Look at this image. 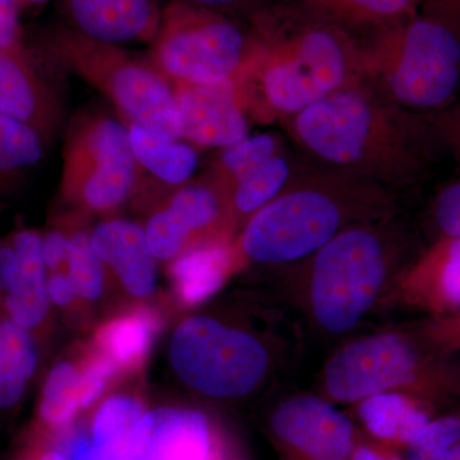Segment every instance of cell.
Here are the masks:
<instances>
[{"label": "cell", "mask_w": 460, "mask_h": 460, "mask_svg": "<svg viewBox=\"0 0 460 460\" xmlns=\"http://www.w3.org/2000/svg\"><path fill=\"white\" fill-rule=\"evenodd\" d=\"M48 293L51 304L58 307H66L77 296L71 278L65 271L48 272Z\"/></svg>", "instance_id": "obj_41"}, {"label": "cell", "mask_w": 460, "mask_h": 460, "mask_svg": "<svg viewBox=\"0 0 460 460\" xmlns=\"http://www.w3.org/2000/svg\"><path fill=\"white\" fill-rule=\"evenodd\" d=\"M298 171V164L283 150L235 181L226 201L237 229L280 195Z\"/></svg>", "instance_id": "obj_23"}, {"label": "cell", "mask_w": 460, "mask_h": 460, "mask_svg": "<svg viewBox=\"0 0 460 460\" xmlns=\"http://www.w3.org/2000/svg\"><path fill=\"white\" fill-rule=\"evenodd\" d=\"M163 0H58L63 25L105 44H153L159 32Z\"/></svg>", "instance_id": "obj_18"}, {"label": "cell", "mask_w": 460, "mask_h": 460, "mask_svg": "<svg viewBox=\"0 0 460 460\" xmlns=\"http://www.w3.org/2000/svg\"><path fill=\"white\" fill-rule=\"evenodd\" d=\"M0 296L9 320L38 332L50 311L44 242L36 230L20 229L0 242Z\"/></svg>", "instance_id": "obj_14"}, {"label": "cell", "mask_w": 460, "mask_h": 460, "mask_svg": "<svg viewBox=\"0 0 460 460\" xmlns=\"http://www.w3.org/2000/svg\"><path fill=\"white\" fill-rule=\"evenodd\" d=\"M159 329V317L150 308H137L109 321L96 332L99 352L113 361L118 371L140 368Z\"/></svg>", "instance_id": "obj_24"}, {"label": "cell", "mask_w": 460, "mask_h": 460, "mask_svg": "<svg viewBox=\"0 0 460 460\" xmlns=\"http://www.w3.org/2000/svg\"><path fill=\"white\" fill-rule=\"evenodd\" d=\"M42 62L83 78L117 108L124 123L162 140H181L180 109L172 83L151 60L118 45L84 38L60 23L39 33Z\"/></svg>", "instance_id": "obj_5"}, {"label": "cell", "mask_w": 460, "mask_h": 460, "mask_svg": "<svg viewBox=\"0 0 460 460\" xmlns=\"http://www.w3.org/2000/svg\"><path fill=\"white\" fill-rule=\"evenodd\" d=\"M136 162L164 183L180 186L190 180L198 168L199 156L189 145L162 140L140 127L127 124Z\"/></svg>", "instance_id": "obj_27"}, {"label": "cell", "mask_w": 460, "mask_h": 460, "mask_svg": "<svg viewBox=\"0 0 460 460\" xmlns=\"http://www.w3.org/2000/svg\"><path fill=\"white\" fill-rule=\"evenodd\" d=\"M269 432L283 460H350L362 431L323 396L298 394L281 401Z\"/></svg>", "instance_id": "obj_11"}, {"label": "cell", "mask_w": 460, "mask_h": 460, "mask_svg": "<svg viewBox=\"0 0 460 460\" xmlns=\"http://www.w3.org/2000/svg\"><path fill=\"white\" fill-rule=\"evenodd\" d=\"M91 243L100 261L113 269L129 295L145 298L156 287V259L148 247L145 229L124 219L99 224Z\"/></svg>", "instance_id": "obj_19"}, {"label": "cell", "mask_w": 460, "mask_h": 460, "mask_svg": "<svg viewBox=\"0 0 460 460\" xmlns=\"http://www.w3.org/2000/svg\"><path fill=\"white\" fill-rule=\"evenodd\" d=\"M317 164L398 190L425 180L443 153L425 115L399 107L362 83L284 120Z\"/></svg>", "instance_id": "obj_1"}, {"label": "cell", "mask_w": 460, "mask_h": 460, "mask_svg": "<svg viewBox=\"0 0 460 460\" xmlns=\"http://www.w3.org/2000/svg\"><path fill=\"white\" fill-rule=\"evenodd\" d=\"M293 16L298 23H292L288 31L257 17L261 49L234 81L242 107L257 122H284L363 83L361 44L354 36Z\"/></svg>", "instance_id": "obj_4"}, {"label": "cell", "mask_w": 460, "mask_h": 460, "mask_svg": "<svg viewBox=\"0 0 460 460\" xmlns=\"http://www.w3.org/2000/svg\"><path fill=\"white\" fill-rule=\"evenodd\" d=\"M237 232L226 199L210 181L184 184L145 226L156 260H174L190 248L232 242Z\"/></svg>", "instance_id": "obj_12"}, {"label": "cell", "mask_w": 460, "mask_h": 460, "mask_svg": "<svg viewBox=\"0 0 460 460\" xmlns=\"http://www.w3.org/2000/svg\"><path fill=\"white\" fill-rule=\"evenodd\" d=\"M45 2H48V0H17L18 12H20V9L39 7V5L44 4Z\"/></svg>", "instance_id": "obj_45"}, {"label": "cell", "mask_w": 460, "mask_h": 460, "mask_svg": "<svg viewBox=\"0 0 460 460\" xmlns=\"http://www.w3.org/2000/svg\"><path fill=\"white\" fill-rule=\"evenodd\" d=\"M39 350L31 332L0 317V411L14 410L38 370Z\"/></svg>", "instance_id": "obj_25"}, {"label": "cell", "mask_w": 460, "mask_h": 460, "mask_svg": "<svg viewBox=\"0 0 460 460\" xmlns=\"http://www.w3.org/2000/svg\"><path fill=\"white\" fill-rule=\"evenodd\" d=\"M429 350L450 358L460 350V310L428 316L407 326Z\"/></svg>", "instance_id": "obj_33"}, {"label": "cell", "mask_w": 460, "mask_h": 460, "mask_svg": "<svg viewBox=\"0 0 460 460\" xmlns=\"http://www.w3.org/2000/svg\"><path fill=\"white\" fill-rule=\"evenodd\" d=\"M44 260L48 272L65 271L69 256V237L63 230L54 229L42 237Z\"/></svg>", "instance_id": "obj_37"}, {"label": "cell", "mask_w": 460, "mask_h": 460, "mask_svg": "<svg viewBox=\"0 0 460 460\" xmlns=\"http://www.w3.org/2000/svg\"><path fill=\"white\" fill-rule=\"evenodd\" d=\"M460 444V414L432 419L408 445L407 460H431Z\"/></svg>", "instance_id": "obj_32"}, {"label": "cell", "mask_w": 460, "mask_h": 460, "mask_svg": "<svg viewBox=\"0 0 460 460\" xmlns=\"http://www.w3.org/2000/svg\"><path fill=\"white\" fill-rule=\"evenodd\" d=\"M460 372L429 350L408 328L348 341L330 357L321 396L354 405L381 393H405L436 405L459 392Z\"/></svg>", "instance_id": "obj_7"}, {"label": "cell", "mask_w": 460, "mask_h": 460, "mask_svg": "<svg viewBox=\"0 0 460 460\" xmlns=\"http://www.w3.org/2000/svg\"><path fill=\"white\" fill-rule=\"evenodd\" d=\"M169 356L183 383L217 401L253 394L265 385L277 363L261 338L205 314L180 323Z\"/></svg>", "instance_id": "obj_9"}, {"label": "cell", "mask_w": 460, "mask_h": 460, "mask_svg": "<svg viewBox=\"0 0 460 460\" xmlns=\"http://www.w3.org/2000/svg\"><path fill=\"white\" fill-rule=\"evenodd\" d=\"M350 460H407L402 452L372 440L365 434L359 436Z\"/></svg>", "instance_id": "obj_39"}, {"label": "cell", "mask_w": 460, "mask_h": 460, "mask_svg": "<svg viewBox=\"0 0 460 460\" xmlns=\"http://www.w3.org/2000/svg\"><path fill=\"white\" fill-rule=\"evenodd\" d=\"M181 138L204 147H229L248 136V119L234 81L172 83Z\"/></svg>", "instance_id": "obj_16"}, {"label": "cell", "mask_w": 460, "mask_h": 460, "mask_svg": "<svg viewBox=\"0 0 460 460\" xmlns=\"http://www.w3.org/2000/svg\"><path fill=\"white\" fill-rule=\"evenodd\" d=\"M432 14L443 18L460 31V0H440Z\"/></svg>", "instance_id": "obj_43"}, {"label": "cell", "mask_w": 460, "mask_h": 460, "mask_svg": "<svg viewBox=\"0 0 460 460\" xmlns=\"http://www.w3.org/2000/svg\"><path fill=\"white\" fill-rule=\"evenodd\" d=\"M117 371L113 361L104 354L98 352L91 357L83 370H80L83 410H86L98 401Z\"/></svg>", "instance_id": "obj_36"}, {"label": "cell", "mask_w": 460, "mask_h": 460, "mask_svg": "<svg viewBox=\"0 0 460 460\" xmlns=\"http://www.w3.org/2000/svg\"><path fill=\"white\" fill-rule=\"evenodd\" d=\"M425 118L443 153H449L460 164V102L436 113L426 114Z\"/></svg>", "instance_id": "obj_35"}, {"label": "cell", "mask_w": 460, "mask_h": 460, "mask_svg": "<svg viewBox=\"0 0 460 460\" xmlns=\"http://www.w3.org/2000/svg\"><path fill=\"white\" fill-rule=\"evenodd\" d=\"M414 248L413 233L399 214L357 224L288 266L292 295L314 329L341 337L381 307L416 259Z\"/></svg>", "instance_id": "obj_3"}, {"label": "cell", "mask_w": 460, "mask_h": 460, "mask_svg": "<svg viewBox=\"0 0 460 460\" xmlns=\"http://www.w3.org/2000/svg\"><path fill=\"white\" fill-rule=\"evenodd\" d=\"M298 16L354 32L375 33L417 16L420 0H293Z\"/></svg>", "instance_id": "obj_21"}, {"label": "cell", "mask_w": 460, "mask_h": 460, "mask_svg": "<svg viewBox=\"0 0 460 460\" xmlns=\"http://www.w3.org/2000/svg\"><path fill=\"white\" fill-rule=\"evenodd\" d=\"M38 57L21 41L0 49V111L50 142L62 122L60 100L40 72Z\"/></svg>", "instance_id": "obj_17"}, {"label": "cell", "mask_w": 460, "mask_h": 460, "mask_svg": "<svg viewBox=\"0 0 460 460\" xmlns=\"http://www.w3.org/2000/svg\"><path fill=\"white\" fill-rule=\"evenodd\" d=\"M232 242L199 244L172 260V284L181 304L190 307L204 304L237 271Z\"/></svg>", "instance_id": "obj_22"}, {"label": "cell", "mask_w": 460, "mask_h": 460, "mask_svg": "<svg viewBox=\"0 0 460 460\" xmlns=\"http://www.w3.org/2000/svg\"><path fill=\"white\" fill-rule=\"evenodd\" d=\"M363 83L417 114L458 102L460 32L443 18L414 16L361 44Z\"/></svg>", "instance_id": "obj_6"}, {"label": "cell", "mask_w": 460, "mask_h": 460, "mask_svg": "<svg viewBox=\"0 0 460 460\" xmlns=\"http://www.w3.org/2000/svg\"><path fill=\"white\" fill-rule=\"evenodd\" d=\"M178 2L235 17L248 12L256 13L257 5L261 0H178Z\"/></svg>", "instance_id": "obj_40"}, {"label": "cell", "mask_w": 460, "mask_h": 460, "mask_svg": "<svg viewBox=\"0 0 460 460\" xmlns=\"http://www.w3.org/2000/svg\"><path fill=\"white\" fill-rule=\"evenodd\" d=\"M256 27L238 18L171 0L150 60L171 83L235 81L261 49Z\"/></svg>", "instance_id": "obj_8"}, {"label": "cell", "mask_w": 460, "mask_h": 460, "mask_svg": "<svg viewBox=\"0 0 460 460\" xmlns=\"http://www.w3.org/2000/svg\"><path fill=\"white\" fill-rule=\"evenodd\" d=\"M45 145L31 127L0 111V193L17 187L38 166Z\"/></svg>", "instance_id": "obj_29"}, {"label": "cell", "mask_w": 460, "mask_h": 460, "mask_svg": "<svg viewBox=\"0 0 460 460\" xmlns=\"http://www.w3.org/2000/svg\"><path fill=\"white\" fill-rule=\"evenodd\" d=\"M398 190L354 172L317 164L299 169L280 195L233 239L237 270L244 263L292 266L357 224L399 214Z\"/></svg>", "instance_id": "obj_2"}, {"label": "cell", "mask_w": 460, "mask_h": 460, "mask_svg": "<svg viewBox=\"0 0 460 460\" xmlns=\"http://www.w3.org/2000/svg\"><path fill=\"white\" fill-rule=\"evenodd\" d=\"M224 456L219 435L204 411L174 407L144 414L123 460H219Z\"/></svg>", "instance_id": "obj_13"}, {"label": "cell", "mask_w": 460, "mask_h": 460, "mask_svg": "<svg viewBox=\"0 0 460 460\" xmlns=\"http://www.w3.org/2000/svg\"><path fill=\"white\" fill-rule=\"evenodd\" d=\"M431 460H460V444L458 447H453L449 452L441 454Z\"/></svg>", "instance_id": "obj_44"}, {"label": "cell", "mask_w": 460, "mask_h": 460, "mask_svg": "<svg viewBox=\"0 0 460 460\" xmlns=\"http://www.w3.org/2000/svg\"><path fill=\"white\" fill-rule=\"evenodd\" d=\"M21 41L17 0H0V49H8Z\"/></svg>", "instance_id": "obj_38"}, {"label": "cell", "mask_w": 460, "mask_h": 460, "mask_svg": "<svg viewBox=\"0 0 460 460\" xmlns=\"http://www.w3.org/2000/svg\"><path fill=\"white\" fill-rule=\"evenodd\" d=\"M428 220L434 239L460 237V178L438 190Z\"/></svg>", "instance_id": "obj_34"}, {"label": "cell", "mask_w": 460, "mask_h": 460, "mask_svg": "<svg viewBox=\"0 0 460 460\" xmlns=\"http://www.w3.org/2000/svg\"><path fill=\"white\" fill-rule=\"evenodd\" d=\"M145 413L144 404L132 396L114 395L102 402L91 423L90 460H123Z\"/></svg>", "instance_id": "obj_26"}, {"label": "cell", "mask_w": 460, "mask_h": 460, "mask_svg": "<svg viewBox=\"0 0 460 460\" xmlns=\"http://www.w3.org/2000/svg\"><path fill=\"white\" fill-rule=\"evenodd\" d=\"M138 180L126 123L102 111L72 120L63 148V199L91 213H108L131 198Z\"/></svg>", "instance_id": "obj_10"}, {"label": "cell", "mask_w": 460, "mask_h": 460, "mask_svg": "<svg viewBox=\"0 0 460 460\" xmlns=\"http://www.w3.org/2000/svg\"><path fill=\"white\" fill-rule=\"evenodd\" d=\"M8 460H69L57 447L39 438H27L25 447Z\"/></svg>", "instance_id": "obj_42"}, {"label": "cell", "mask_w": 460, "mask_h": 460, "mask_svg": "<svg viewBox=\"0 0 460 460\" xmlns=\"http://www.w3.org/2000/svg\"><path fill=\"white\" fill-rule=\"evenodd\" d=\"M359 429L377 443L404 452L434 419L436 407L405 393H381L354 404Z\"/></svg>", "instance_id": "obj_20"}, {"label": "cell", "mask_w": 460, "mask_h": 460, "mask_svg": "<svg viewBox=\"0 0 460 460\" xmlns=\"http://www.w3.org/2000/svg\"><path fill=\"white\" fill-rule=\"evenodd\" d=\"M219 460H229L228 458H226V456H222V458H220Z\"/></svg>", "instance_id": "obj_46"}, {"label": "cell", "mask_w": 460, "mask_h": 460, "mask_svg": "<svg viewBox=\"0 0 460 460\" xmlns=\"http://www.w3.org/2000/svg\"><path fill=\"white\" fill-rule=\"evenodd\" d=\"M283 150H286L283 140L274 133L247 136L244 140L223 148L206 172L205 180L210 181L226 199L235 181Z\"/></svg>", "instance_id": "obj_30"}, {"label": "cell", "mask_w": 460, "mask_h": 460, "mask_svg": "<svg viewBox=\"0 0 460 460\" xmlns=\"http://www.w3.org/2000/svg\"><path fill=\"white\" fill-rule=\"evenodd\" d=\"M83 410L80 370L72 363L54 366L42 387L33 435L49 436L68 429Z\"/></svg>", "instance_id": "obj_28"}, {"label": "cell", "mask_w": 460, "mask_h": 460, "mask_svg": "<svg viewBox=\"0 0 460 460\" xmlns=\"http://www.w3.org/2000/svg\"><path fill=\"white\" fill-rule=\"evenodd\" d=\"M458 393H459V394H460V380H459V392H458Z\"/></svg>", "instance_id": "obj_47"}, {"label": "cell", "mask_w": 460, "mask_h": 460, "mask_svg": "<svg viewBox=\"0 0 460 460\" xmlns=\"http://www.w3.org/2000/svg\"><path fill=\"white\" fill-rule=\"evenodd\" d=\"M381 307H404L428 316L460 310V237L436 239L420 251Z\"/></svg>", "instance_id": "obj_15"}, {"label": "cell", "mask_w": 460, "mask_h": 460, "mask_svg": "<svg viewBox=\"0 0 460 460\" xmlns=\"http://www.w3.org/2000/svg\"><path fill=\"white\" fill-rule=\"evenodd\" d=\"M66 274L71 278L78 296L93 301L102 296L104 287L102 262L93 251L91 235L86 232H77L69 237Z\"/></svg>", "instance_id": "obj_31"}]
</instances>
